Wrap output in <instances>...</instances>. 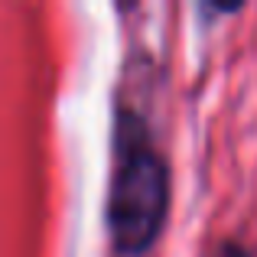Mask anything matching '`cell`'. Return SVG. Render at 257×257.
<instances>
[{
  "mask_svg": "<svg viewBox=\"0 0 257 257\" xmlns=\"http://www.w3.org/2000/svg\"><path fill=\"white\" fill-rule=\"evenodd\" d=\"M117 163L107 195V225L114 247L127 257H140L157 244L170 208V170L153 150L140 114L120 111L117 117Z\"/></svg>",
  "mask_w": 257,
  "mask_h": 257,
  "instance_id": "obj_1",
  "label": "cell"
},
{
  "mask_svg": "<svg viewBox=\"0 0 257 257\" xmlns=\"http://www.w3.org/2000/svg\"><path fill=\"white\" fill-rule=\"evenodd\" d=\"M218 257H251V254H247L241 244H221L218 247Z\"/></svg>",
  "mask_w": 257,
  "mask_h": 257,
  "instance_id": "obj_2",
  "label": "cell"
}]
</instances>
